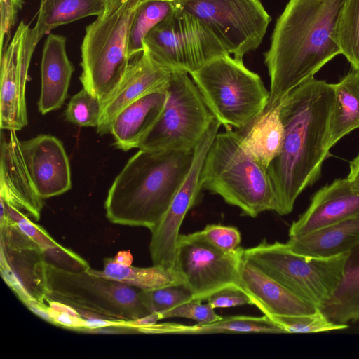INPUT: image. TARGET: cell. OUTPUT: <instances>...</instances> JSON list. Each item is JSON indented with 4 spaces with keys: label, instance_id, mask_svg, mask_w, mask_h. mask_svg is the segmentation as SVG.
I'll return each instance as SVG.
<instances>
[{
    "label": "cell",
    "instance_id": "1",
    "mask_svg": "<svg viewBox=\"0 0 359 359\" xmlns=\"http://www.w3.org/2000/svg\"><path fill=\"white\" fill-rule=\"evenodd\" d=\"M334 84L311 78L280 102L285 137L267 172L276 197V212L290 214L300 194L315 184L330 156L327 137Z\"/></svg>",
    "mask_w": 359,
    "mask_h": 359
},
{
    "label": "cell",
    "instance_id": "2",
    "mask_svg": "<svg viewBox=\"0 0 359 359\" xmlns=\"http://www.w3.org/2000/svg\"><path fill=\"white\" fill-rule=\"evenodd\" d=\"M344 0H290L276 21L264 53L270 78L265 109L279 103L294 88L314 77L341 54L334 30Z\"/></svg>",
    "mask_w": 359,
    "mask_h": 359
},
{
    "label": "cell",
    "instance_id": "3",
    "mask_svg": "<svg viewBox=\"0 0 359 359\" xmlns=\"http://www.w3.org/2000/svg\"><path fill=\"white\" fill-rule=\"evenodd\" d=\"M195 156L190 150L139 149L110 187L104 201L113 224L156 228L186 179Z\"/></svg>",
    "mask_w": 359,
    "mask_h": 359
},
{
    "label": "cell",
    "instance_id": "4",
    "mask_svg": "<svg viewBox=\"0 0 359 359\" xmlns=\"http://www.w3.org/2000/svg\"><path fill=\"white\" fill-rule=\"evenodd\" d=\"M200 182L202 189L220 196L256 217L276 209V197L267 169L243 148L233 129L217 133L203 160Z\"/></svg>",
    "mask_w": 359,
    "mask_h": 359
},
{
    "label": "cell",
    "instance_id": "5",
    "mask_svg": "<svg viewBox=\"0 0 359 359\" xmlns=\"http://www.w3.org/2000/svg\"><path fill=\"white\" fill-rule=\"evenodd\" d=\"M214 116L226 129L244 127L266 107L270 93L260 76L230 55L189 74Z\"/></svg>",
    "mask_w": 359,
    "mask_h": 359
},
{
    "label": "cell",
    "instance_id": "6",
    "mask_svg": "<svg viewBox=\"0 0 359 359\" xmlns=\"http://www.w3.org/2000/svg\"><path fill=\"white\" fill-rule=\"evenodd\" d=\"M141 0H124L113 12L97 17L86 27L81 46L83 88L102 102L115 89L130 64L128 36Z\"/></svg>",
    "mask_w": 359,
    "mask_h": 359
},
{
    "label": "cell",
    "instance_id": "7",
    "mask_svg": "<svg viewBox=\"0 0 359 359\" xmlns=\"http://www.w3.org/2000/svg\"><path fill=\"white\" fill-rule=\"evenodd\" d=\"M46 301H57L87 314L131 323L151 314L140 290L90 273L63 270L46 263Z\"/></svg>",
    "mask_w": 359,
    "mask_h": 359
},
{
    "label": "cell",
    "instance_id": "8",
    "mask_svg": "<svg viewBox=\"0 0 359 359\" xmlns=\"http://www.w3.org/2000/svg\"><path fill=\"white\" fill-rule=\"evenodd\" d=\"M348 252L329 257L300 255L287 243L266 240L244 249L245 258L302 299L318 309L342 278Z\"/></svg>",
    "mask_w": 359,
    "mask_h": 359
},
{
    "label": "cell",
    "instance_id": "9",
    "mask_svg": "<svg viewBox=\"0 0 359 359\" xmlns=\"http://www.w3.org/2000/svg\"><path fill=\"white\" fill-rule=\"evenodd\" d=\"M166 91L163 109L139 149H194L215 118L188 73L172 72Z\"/></svg>",
    "mask_w": 359,
    "mask_h": 359
},
{
    "label": "cell",
    "instance_id": "10",
    "mask_svg": "<svg viewBox=\"0 0 359 359\" xmlns=\"http://www.w3.org/2000/svg\"><path fill=\"white\" fill-rule=\"evenodd\" d=\"M144 46L163 67L188 74L216 57L228 54L205 26L177 6L148 33Z\"/></svg>",
    "mask_w": 359,
    "mask_h": 359
},
{
    "label": "cell",
    "instance_id": "11",
    "mask_svg": "<svg viewBox=\"0 0 359 359\" xmlns=\"http://www.w3.org/2000/svg\"><path fill=\"white\" fill-rule=\"evenodd\" d=\"M175 4L205 26L228 54L241 60L259 47L271 22L259 0H175Z\"/></svg>",
    "mask_w": 359,
    "mask_h": 359
},
{
    "label": "cell",
    "instance_id": "12",
    "mask_svg": "<svg viewBox=\"0 0 359 359\" xmlns=\"http://www.w3.org/2000/svg\"><path fill=\"white\" fill-rule=\"evenodd\" d=\"M244 248L223 251L208 241L201 231L180 234L175 269L192 292L194 299L207 300L226 287H239Z\"/></svg>",
    "mask_w": 359,
    "mask_h": 359
},
{
    "label": "cell",
    "instance_id": "13",
    "mask_svg": "<svg viewBox=\"0 0 359 359\" xmlns=\"http://www.w3.org/2000/svg\"><path fill=\"white\" fill-rule=\"evenodd\" d=\"M0 271L6 285L23 303H46V262L37 244L9 219L1 205Z\"/></svg>",
    "mask_w": 359,
    "mask_h": 359
},
{
    "label": "cell",
    "instance_id": "14",
    "mask_svg": "<svg viewBox=\"0 0 359 359\" xmlns=\"http://www.w3.org/2000/svg\"><path fill=\"white\" fill-rule=\"evenodd\" d=\"M222 124L215 118L195 148L191 169L167 211L151 231L149 250L154 265L175 269L177 243L186 215L196 203L202 190L200 173L203 160Z\"/></svg>",
    "mask_w": 359,
    "mask_h": 359
},
{
    "label": "cell",
    "instance_id": "15",
    "mask_svg": "<svg viewBox=\"0 0 359 359\" xmlns=\"http://www.w3.org/2000/svg\"><path fill=\"white\" fill-rule=\"evenodd\" d=\"M37 43L33 28L22 20L1 55V130L18 131L27 125L25 88Z\"/></svg>",
    "mask_w": 359,
    "mask_h": 359
},
{
    "label": "cell",
    "instance_id": "16",
    "mask_svg": "<svg viewBox=\"0 0 359 359\" xmlns=\"http://www.w3.org/2000/svg\"><path fill=\"white\" fill-rule=\"evenodd\" d=\"M172 72L144 49L130 62L119 83L102 102L100 118L96 128L97 133H110L114 118L122 110L141 97L165 88Z\"/></svg>",
    "mask_w": 359,
    "mask_h": 359
},
{
    "label": "cell",
    "instance_id": "17",
    "mask_svg": "<svg viewBox=\"0 0 359 359\" xmlns=\"http://www.w3.org/2000/svg\"><path fill=\"white\" fill-rule=\"evenodd\" d=\"M20 144L29 173L43 199L61 195L72 188L69 158L59 139L41 134Z\"/></svg>",
    "mask_w": 359,
    "mask_h": 359
},
{
    "label": "cell",
    "instance_id": "18",
    "mask_svg": "<svg viewBox=\"0 0 359 359\" xmlns=\"http://www.w3.org/2000/svg\"><path fill=\"white\" fill-rule=\"evenodd\" d=\"M16 131L1 134L0 198L32 220L38 221L43 207L27 168Z\"/></svg>",
    "mask_w": 359,
    "mask_h": 359
},
{
    "label": "cell",
    "instance_id": "19",
    "mask_svg": "<svg viewBox=\"0 0 359 359\" xmlns=\"http://www.w3.org/2000/svg\"><path fill=\"white\" fill-rule=\"evenodd\" d=\"M359 214V189L347 177L319 189L304 213L292 222L289 238L302 236Z\"/></svg>",
    "mask_w": 359,
    "mask_h": 359
},
{
    "label": "cell",
    "instance_id": "20",
    "mask_svg": "<svg viewBox=\"0 0 359 359\" xmlns=\"http://www.w3.org/2000/svg\"><path fill=\"white\" fill-rule=\"evenodd\" d=\"M239 287L268 318L315 313L318 309L291 292L244 257L241 264Z\"/></svg>",
    "mask_w": 359,
    "mask_h": 359
},
{
    "label": "cell",
    "instance_id": "21",
    "mask_svg": "<svg viewBox=\"0 0 359 359\" xmlns=\"http://www.w3.org/2000/svg\"><path fill=\"white\" fill-rule=\"evenodd\" d=\"M66 41L64 36L49 34L44 42L38 102V109L41 114L59 109L67 98L74 67L67 54Z\"/></svg>",
    "mask_w": 359,
    "mask_h": 359
},
{
    "label": "cell",
    "instance_id": "22",
    "mask_svg": "<svg viewBox=\"0 0 359 359\" xmlns=\"http://www.w3.org/2000/svg\"><path fill=\"white\" fill-rule=\"evenodd\" d=\"M166 86L135 101L114 118L110 133L118 149L127 151L138 148L163 109L167 98Z\"/></svg>",
    "mask_w": 359,
    "mask_h": 359
},
{
    "label": "cell",
    "instance_id": "23",
    "mask_svg": "<svg viewBox=\"0 0 359 359\" xmlns=\"http://www.w3.org/2000/svg\"><path fill=\"white\" fill-rule=\"evenodd\" d=\"M280 102L264 109L244 127L233 129L245 150L268 169L281 151L285 128L280 116Z\"/></svg>",
    "mask_w": 359,
    "mask_h": 359
},
{
    "label": "cell",
    "instance_id": "24",
    "mask_svg": "<svg viewBox=\"0 0 359 359\" xmlns=\"http://www.w3.org/2000/svg\"><path fill=\"white\" fill-rule=\"evenodd\" d=\"M359 243V214L310 233L289 238L286 243L294 252L329 257L348 252Z\"/></svg>",
    "mask_w": 359,
    "mask_h": 359
},
{
    "label": "cell",
    "instance_id": "25",
    "mask_svg": "<svg viewBox=\"0 0 359 359\" xmlns=\"http://www.w3.org/2000/svg\"><path fill=\"white\" fill-rule=\"evenodd\" d=\"M141 334H208L264 333L283 334L284 331L269 318L263 316H234L222 317L207 323L187 325L176 323H154L139 327Z\"/></svg>",
    "mask_w": 359,
    "mask_h": 359
},
{
    "label": "cell",
    "instance_id": "26",
    "mask_svg": "<svg viewBox=\"0 0 359 359\" xmlns=\"http://www.w3.org/2000/svg\"><path fill=\"white\" fill-rule=\"evenodd\" d=\"M318 309L336 324L359 321V243L348 252L339 284Z\"/></svg>",
    "mask_w": 359,
    "mask_h": 359
},
{
    "label": "cell",
    "instance_id": "27",
    "mask_svg": "<svg viewBox=\"0 0 359 359\" xmlns=\"http://www.w3.org/2000/svg\"><path fill=\"white\" fill-rule=\"evenodd\" d=\"M9 219L16 224L25 235L32 239L41 249L46 263L63 270L81 272L90 266L81 256L63 247L54 240L41 226L29 217L0 198Z\"/></svg>",
    "mask_w": 359,
    "mask_h": 359
},
{
    "label": "cell",
    "instance_id": "28",
    "mask_svg": "<svg viewBox=\"0 0 359 359\" xmlns=\"http://www.w3.org/2000/svg\"><path fill=\"white\" fill-rule=\"evenodd\" d=\"M334 98L331 110L327 147L359 128V72L353 69L334 84Z\"/></svg>",
    "mask_w": 359,
    "mask_h": 359
},
{
    "label": "cell",
    "instance_id": "29",
    "mask_svg": "<svg viewBox=\"0 0 359 359\" xmlns=\"http://www.w3.org/2000/svg\"><path fill=\"white\" fill-rule=\"evenodd\" d=\"M102 270L90 268L88 271L95 275L121 282L140 290H150L162 287L184 283L175 269L163 266L137 267L117 262L114 257L104 258Z\"/></svg>",
    "mask_w": 359,
    "mask_h": 359
},
{
    "label": "cell",
    "instance_id": "30",
    "mask_svg": "<svg viewBox=\"0 0 359 359\" xmlns=\"http://www.w3.org/2000/svg\"><path fill=\"white\" fill-rule=\"evenodd\" d=\"M105 12L102 0H41L36 25L33 28L39 41L55 28L88 16Z\"/></svg>",
    "mask_w": 359,
    "mask_h": 359
},
{
    "label": "cell",
    "instance_id": "31",
    "mask_svg": "<svg viewBox=\"0 0 359 359\" xmlns=\"http://www.w3.org/2000/svg\"><path fill=\"white\" fill-rule=\"evenodd\" d=\"M175 7V0H144L140 2L130 23L128 36L127 52L130 60L143 52L146 36Z\"/></svg>",
    "mask_w": 359,
    "mask_h": 359
},
{
    "label": "cell",
    "instance_id": "32",
    "mask_svg": "<svg viewBox=\"0 0 359 359\" xmlns=\"http://www.w3.org/2000/svg\"><path fill=\"white\" fill-rule=\"evenodd\" d=\"M334 38L353 69L359 72V0H344L338 15Z\"/></svg>",
    "mask_w": 359,
    "mask_h": 359
},
{
    "label": "cell",
    "instance_id": "33",
    "mask_svg": "<svg viewBox=\"0 0 359 359\" xmlns=\"http://www.w3.org/2000/svg\"><path fill=\"white\" fill-rule=\"evenodd\" d=\"M140 297L151 313L159 316L177 306L194 299L184 283L174 284L150 290H140Z\"/></svg>",
    "mask_w": 359,
    "mask_h": 359
},
{
    "label": "cell",
    "instance_id": "34",
    "mask_svg": "<svg viewBox=\"0 0 359 359\" xmlns=\"http://www.w3.org/2000/svg\"><path fill=\"white\" fill-rule=\"evenodd\" d=\"M284 333H316L346 329L348 325L336 324L328 320L319 309L310 314L278 316L270 318Z\"/></svg>",
    "mask_w": 359,
    "mask_h": 359
},
{
    "label": "cell",
    "instance_id": "35",
    "mask_svg": "<svg viewBox=\"0 0 359 359\" xmlns=\"http://www.w3.org/2000/svg\"><path fill=\"white\" fill-rule=\"evenodd\" d=\"M102 111V101L82 88L73 95L65 110L66 119L81 127L97 128Z\"/></svg>",
    "mask_w": 359,
    "mask_h": 359
},
{
    "label": "cell",
    "instance_id": "36",
    "mask_svg": "<svg viewBox=\"0 0 359 359\" xmlns=\"http://www.w3.org/2000/svg\"><path fill=\"white\" fill-rule=\"evenodd\" d=\"M193 299L182 304L160 315L161 320L169 318H184L193 320L197 323H207L220 320L222 317L215 311L208 302Z\"/></svg>",
    "mask_w": 359,
    "mask_h": 359
},
{
    "label": "cell",
    "instance_id": "37",
    "mask_svg": "<svg viewBox=\"0 0 359 359\" xmlns=\"http://www.w3.org/2000/svg\"><path fill=\"white\" fill-rule=\"evenodd\" d=\"M201 232L208 241L223 251L233 252L241 247V235L235 226L208 224Z\"/></svg>",
    "mask_w": 359,
    "mask_h": 359
},
{
    "label": "cell",
    "instance_id": "38",
    "mask_svg": "<svg viewBox=\"0 0 359 359\" xmlns=\"http://www.w3.org/2000/svg\"><path fill=\"white\" fill-rule=\"evenodd\" d=\"M23 3V0H0L1 55L8 45L11 30L16 23L18 14L22 8Z\"/></svg>",
    "mask_w": 359,
    "mask_h": 359
},
{
    "label": "cell",
    "instance_id": "39",
    "mask_svg": "<svg viewBox=\"0 0 359 359\" xmlns=\"http://www.w3.org/2000/svg\"><path fill=\"white\" fill-rule=\"evenodd\" d=\"M207 301L215 309L231 308L245 304L252 305L248 295L238 287L222 289L212 294Z\"/></svg>",
    "mask_w": 359,
    "mask_h": 359
},
{
    "label": "cell",
    "instance_id": "40",
    "mask_svg": "<svg viewBox=\"0 0 359 359\" xmlns=\"http://www.w3.org/2000/svg\"><path fill=\"white\" fill-rule=\"evenodd\" d=\"M73 331L83 334H141L139 327L133 323L118 322L115 324L98 328L88 329L79 327Z\"/></svg>",
    "mask_w": 359,
    "mask_h": 359
},
{
    "label": "cell",
    "instance_id": "41",
    "mask_svg": "<svg viewBox=\"0 0 359 359\" xmlns=\"http://www.w3.org/2000/svg\"><path fill=\"white\" fill-rule=\"evenodd\" d=\"M55 325L74 330L76 328L83 327V321L81 317L74 316L67 313L55 311L50 309Z\"/></svg>",
    "mask_w": 359,
    "mask_h": 359
},
{
    "label": "cell",
    "instance_id": "42",
    "mask_svg": "<svg viewBox=\"0 0 359 359\" xmlns=\"http://www.w3.org/2000/svg\"><path fill=\"white\" fill-rule=\"evenodd\" d=\"M34 314L42 320L55 325V322L50 315L49 306L46 303L36 300H27L22 303Z\"/></svg>",
    "mask_w": 359,
    "mask_h": 359
},
{
    "label": "cell",
    "instance_id": "43",
    "mask_svg": "<svg viewBox=\"0 0 359 359\" xmlns=\"http://www.w3.org/2000/svg\"><path fill=\"white\" fill-rule=\"evenodd\" d=\"M347 178L359 189V152L350 163V170Z\"/></svg>",
    "mask_w": 359,
    "mask_h": 359
},
{
    "label": "cell",
    "instance_id": "44",
    "mask_svg": "<svg viewBox=\"0 0 359 359\" xmlns=\"http://www.w3.org/2000/svg\"><path fill=\"white\" fill-rule=\"evenodd\" d=\"M114 259L118 263L124 265H131L133 257L129 251H120Z\"/></svg>",
    "mask_w": 359,
    "mask_h": 359
},
{
    "label": "cell",
    "instance_id": "45",
    "mask_svg": "<svg viewBox=\"0 0 359 359\" xmlns=\"http://www.w3.org/2000/svg\"><path fill=\"white\" fill-rule=\"evenodd\" d=\"M124 0H102L105 6L104 14H108L116 10Z\"/></svg>",
    "mask_w": 359,
    "mask_h": 359
},
{
    "label": "cell",
    "instance_id": "46",
    "mask_svg": "<svg viewBox=\"0 0 359 359\" xmlns=\"http://www.w3.org/2000/svg\"><path fill=\"white\" fill-rule=\"evenodd\" d=\"M141 1H144V0H141Z\"/></svg>",
    "mask_w": 359,
    "mask_h": 359
}]
</instances>
